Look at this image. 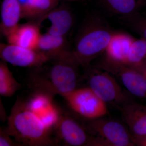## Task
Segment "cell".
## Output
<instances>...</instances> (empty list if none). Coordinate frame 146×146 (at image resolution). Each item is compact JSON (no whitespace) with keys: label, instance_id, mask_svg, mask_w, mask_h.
Listing matches in <instances>:
<instances>
[{"label":"cell","instance_id":"1","mask_svg":"<svg viewBox=\"0 0 146 146\" xmlns=\"http://www.w3.org/2000/svg\"><path fill=\"white\" fill-rule=\"evenodd\" d=\"M50 65L45 64L34 68L29 75V86L35 92L52 97L59 95L63 97L77 89L78 81V68L80 66L72 52L61 57L49 60Z\"/></svg>","mask_w":146,"mask_h":146},{"label":"cell","instance_id":"2","mask_svg":"<svg viewBox=\"0 0 146 146\" xmlns=\"http://www.w3.org/2000/svg\"><path fill=\"white\" fill-rule=\"evenodd\" d=\"M7 120V132L22 146L56 145L52 131L30 109L27 100H17Z\"/></svg>","mask_w":146,"mask_h":146},{"label":"cell","instance_id":"3","mask_svg":"<svg viewBox=\"0 0 146 146\" xmlns=\"http://www.w3.org/2000/svg\"><path fill=\"white\" fill-rule=\"evenodd\" d=\"M115 32L98 15L87 17L79 30L72 50L80 65L89 68L95 58L104 53Z\"/></svg>","mask_w":146,"mask_h":146},{"label":"cell","instance_id":"4","mask_svg":"<svg viewBox=\"0 0 146 146\" xmlns=\"http://www.w3.org/2000/svg\"><path fill=\"white\" fill-rule=\"evenodd\" d=\"M85 128L92 134L89 146L136 145L130 132L117 121L102 118L90 120Z\"/></svg>","mask_w":146,"mask_h":146},{"label":"cell","instance_id":"5","mask_svg":"<svg viewBox=\"0 0 146 146\" xmlns=\"http://www.w3.org/2000/svg\"><path fill=\"white\" fill-rule=\"evenodd\" d=\"M63 98L73 111L89 121L107 114V104L89 87L76 89Z\"/></svg>","mask_w":146,"mask_h":146},{"label":"cell","instance_id":"6","mask_svg":"<svg viewBox=\"0 0 146 146\" xmlns=\"http://www.w3.org/2000/svg\"><path fill=\"white\" fill-rule=\"evenodd\" d=\"M87 80L89 87L106 104H121L127 100L117 82L106 71L92 70Z\"/></svg>","mask_w":146,"mask_h":146},{"label":"cell","instance_id":"7","mask_svg":"<svg viewBox=\"0 0 146 146\" xmlns=\"http://www.w3.org/2000/svg\"><path fill=\"white\" fill-rule=\"evenodd\" d=\"M52 131L56 145L88 146L91 140L86 129L66 114H60Z\"/></svg>","mask_w":146,"mask_h":146},{"label":"cell","instance_id":"8","mask_svg":"<svg viewBox=\"0 0 146 146\" xmlns=\"http://www.w3.org/2000/svg\"><path fill=\"white\" fill-rule=\"evenodd\" d=\"M0 57L7 63L24 68H37L49 60L46 56L36 50L9 43L0 44Z\"/></svg>","mask_w":146,"mask_h":146},{"label":"cell","instance_id":"9","mask_svg":"<svg viewBox=\"0 0 146 146\" xmlns=\"http://www.w3.org/2000/svg\"><path fill=\"white\" fill-rule=\"evenodd\" d=\"M100 68L115 75L121 80L129 92L140 98L146 99V84L143 75L136 68L126 65H117L101 62Z\"/></svg>","mask_w":146,"mask_h":146},{"label":"cell","instance_id":"10","mask_svg":"<svg viewBox=\"0 0 146 146\" xmlns=\"http://www.w3.org/2000/svg\"><path fill=\"white\" fill-rule=\"evenodd\" d=\"M135 38L123 32L115 31L104 53L102 63L126 65L131 46Z\"/></svg>","mask_w":146,"mask_h":146},{"label":"cell","instance_id":"11","mask_svg":"<svg viewBox=\"0 0 146 146\" xmlns=\"http://www.w3.org/2000/svg\"><path fill=\"white\" fill-rule=\"evenodd\" d=\"M35 93L27 100L29 107L45 125L52 131L60 113L54 104L53 97L43 93Z\"/></svg>","mask_w":146,"mask_h":146},{"label":"cell","instance_id":"12","mask_svg":"<svg viewBox=\"0 0 146 146\" xmlns=\"http://www.w3.org/2000/svg\"><path fill=\"white\" fill-rule=\"evenodd\" d=\"M121 112L133 141L146 137V106L127 104L122 108Z\"/></svg>","mask_w":146,"mask_h":146},{"label":"cell","instance_id":"13","mask_svg":"<svg viewBox=\"0 0 146 146\" xmlns=\"http://www.w3.org/2000/svg\"><path fill=\"white\" fill-rule=\"evenodd\" d=\"M46 19L51 24L47 29L46 33L55 36H66L74 25L73 13L65 6L56 7L38 20L37 23L39 25Z\"/></svg>","mask_w":146,"mask_h":146},{"label":"cell","instance_id":"14","mask_svg":"<svg viewBox=\"0 0 146 146\" xmlns=\"http://www.w3.org/2000/svg\"><path fill=\"white\" fill-rule=\"evenodd\" d=\"M41 35L37 23H28L18 25L6 37L9 44L36 50Z\"/></svg>","mask_w":146,"mask_h":146},{"label":"cell","instance_id":"15","mask_svg":"<svg viewBox=\"0 0 146 146\" xmlns=\"http://www.w3.org/2000/svg\"><path fill=\"white\" fill-rule=\"evenodd\" d=\"M36 51L46 56L49 60L58 58L70 52L66 36L52 35L46 33L41 35Z\"/></svg>","mask_w":146,"mask_h":146},{"label":"cell","instance_id":"16","mask_svg":"<svg viewBox=\"0 0 146 146\" xmlns=\"http://www.w3.org/2000/svg\"><path fill=\"white\" fill-rule=\"evenodd\" d=\"M22 11V4L19 0H3L0 29L5 37L19 25Z\"/></svg>","mask_w":146,"mask_h":146},{"label":"cell","instance_id":"17","mask_svg":"<svg viewBox=\"0 0 146 146\" xmlns=\"http://www.w3.org/2000/svg\"><path fill=\"white\" fill-rule=\"evenodd\" d=\"M58 0H26L22 4V18L37 20L57 6Z\"/></svg>","mask_w":146,"mask_h":146},{"label":"cell","instance_id":"18","mask_svg":"<svg viewBox=\"0 0 146 146\" xmlns=\"http://www.w3.org/2000/svg\"><path fill=\"white\" fill-rule=\"evenodd\" d=\"M104 6L113 14L123 17L138 12L146 0H101Z\"/></svg>","mask_w":146,"mask_h":146},{"label":"cell","instance_id":"19","mask_svg":"<svg viewBox=\"0 0 146 146\" xmlns=\"http://www.w3.org/2000/svg\"><path fill=\"white\" fill-rule=\"evenodd\" d=\"M21 87V84L14 78L7 63L2 60L0 62L1 96L5 97L12 96Z\"/></svg>","mask_w":146,"mask_h":146},{"label":"cell","instance_id":"20","mask_svg":"<svg viewBox=\"0 0 146 146\" xmlns=\"http://www.w3.org/2000/svg\"><path fill=\"white\" fill-rule=\"evenodd\" d=\"M146 61V39H134L131 46L127 65L136 68Z\"/></svg>","mask_w":146,"mask_h":146},{"label":"cell","instance_id":"21","mask_svg":"<svg viewBox=\"0 0 146 146\" xmlns=\"http://www.w3.org/2000/svg\"><path fill=\"white\" fill-rule=\"evenodd\" d=\"M122 23L141 36L146 39V17L142 16L139 12L120 17Z\"/></svg>","mask_w":146,"mask_h":146},{"label":"cell","instance_id":"22","mask_svg":"<svg viewBox=\"0 0 146 146\" xmlns=\"http://www.w3.org/2000/svg\"><path fill=\"white\" fill-rule=\"evenodd\" d=\"M7 132L5 128L0 129V146H22V145L12 139Z\"/></svg>","mask_w":146,"mask_h":146},{"label":"cell","instance_id":"23","mask_svg":"<svg viewBox=\"0 0 146 146\" xmlns=\"http://www.w3.org/2000/svg\"><path fill=\"white\" fill-rule=\"evenodd\" d=\"M135 68L140 71L143 77L146 84V61Z\"/></svg>","mask_w":146,"mask_h":146},{"label":"cell","instance_id":"24","mask_svg":"<svg viewBox=\"0 0 146 146\" xmlns=\"http://www.w3.org/2000/svg\"><path fill=\"white\" fill-rule=\"evenodd\" d=\"M136 145L146 146V137L134 141Z\"/></svg>","mask_w":146,"mask_h":146},{"label":"cell","instance_id":"25","mask_svg":"<svg viewBox=\"0 0 146 146\" xmlns=\"http://www.w3.org/2000/svg\"><path fill=\"white\" fill-rule=\"evenodd\" d=\"M64 1H80V0H64Z\"/></svg>","mask_w":146,"mask_h":146}]
</instances>
